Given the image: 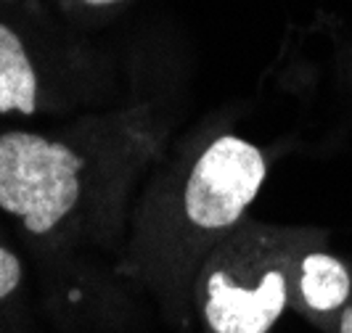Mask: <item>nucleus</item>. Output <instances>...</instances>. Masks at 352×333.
I'll return each mask as SVG.
<instances>
[{
	"label": "nucleus",
	"mask_w": 352,
	"mask_h": 333,
	"mask_svg": "<svg viewBox=\"0 0 352 333\" xmlns=\"http://www.w3.org/2000/svg\"><path fill=\"white\" fill-rule=\"evenodd\" d=\"M265 180V159L252 143L223 135L201 154L186 185V214L199 228L233 225Z\"/></svg>",
	"instance_id": "2"
},
{
	"label": "nucleus",
	"mask_w": 352,
	"mask_h": 333,
	"mask_svg": "<svg viewBox=\"0 0 352 333\" xmlns=\"http://www.w3.org/2000/svg\"><path fill=\"white\" fill-rule=\"evenodd\" d=\"M339 333H352V307L350 310H344V315H342V328Z\"/></svg>",
	"instance_id": "7"
},
{
	"label": "nucleus",
	"mask_w": 352,
	"mask_h": 333,
	"mask_svg": "<svg viewBox=\"0 0 352 333\" xmlns=\"http://www.w3.org/2000/svg\"><path fill=\"white\" fill-rule=\"evenodd\" d=\"M302 297L318 312H331L350 297V275L344 264L329 254H310L302 262Z\"/></svg>",
	"instance_id": "5"
},
{
	"label": "nucleus",
	"mask_w": 352,
	"mask_h": 333,
	"mask_svg": "<svg viewBox=\"0 0 352 333\" xmlns=\"http://www.w3.org/2000/svg\"><path fill=\"white\" fill-rule=\"evenodd\" d=\"M82 159L64 143L32 133L0 135V209L24 217L32 233L48 230L80 198Z\"/></svg>",
	"instance_id": "1"
},
{
	"label": "nucleus",
	"mask_w": 352,
	"mask_h": 333,
	"mask_svg": "<svg viewBox=\"0 0 352 333\" xmlns=\"http://www.w3.org/2000/svg\"><path fill=\"white\" fill-rule=\"evenodd\" d=\"M286 307V278L278 270L265 273L257 286L228 283L214 273L207 283L204 315L214 333H267Z\"/></svg>",
	"instance_id": "3"
},
{
	"label": "nucleus",
	"mask_w": 352,
	"mask_h": 333,
	"mask_svg": "<svg viewBox=\"0 0 352 333\" xmlns=\"http://www.w3.org/2000/svg\"><path fill=\"white\" fill-rule=\"evenodd\" d=\"M19 281H21V264H19V260L11 251L0 249V299L8 297L19 286Z\"/></svg>",
	"instance_id": "6"
},
{
	"label": "nucleus",
	"mask_w": 352,
	"mask_h": 333,
	"mask_svg": "<svg viewBox=\"0 0 352 333\" xmlns=\"http://www.w3.org/2000/svg\"><path fill=\"white\" fill-rule=\"evenodd\" d=\"M37 77L19 40L0 24V114L16 108L21 114L35 111Z\"/></svg>",
	"instance_id": "4"
},
{
	"label": "nucleus",
	"mask_w": 352,
	"mask_h": 333,
	"mask_svg": "<svg viewBox=\"0 0 352 333\" xmlns=\"http://www.w3.org/2000/svg\"><path fill=\"white\" fill-rule=\"evenodd\" d=\"M88 5H109V3H117V0H85Z\"/></svg>",
	"instance_id": "8"
}]
</instances>
